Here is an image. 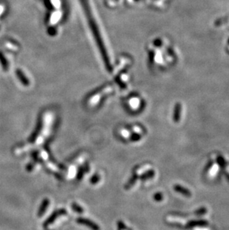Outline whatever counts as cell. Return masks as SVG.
<instances>
[{"label":"cell","instance_id":"obj_2","mask_svg":"<svg viewBox=\"0 0 229 230\" xmlns=\"http://www.w3.org/2000/svg\"><path fill=\"white\" fill-rule=\"evenodd\" d=\"M66 214V211H65V210H63V209L59 210V211H56V212L54 213V214L51 215V218H50L48 220V221H46V222H45L44 226H45V227H47V226H49L51 223H52L53 222H54L55 220H56L57 217L59 216V215H62V214Z\"/></svg>","mask_w":229,"mask_h":230},{"label":"cell","instance_id":"obj_13","mask_svg":"<svg viewBox=\"0 0 229 230\" xmlns=\"http://www.w3.org/2000/svg\"><path fill=\"white\" fill-rule=\"evenodd\" d=\"M72 208H73V209H74L75 211H77V212H78V213L83 212V209H81V206H78V205H77L76 203H73V204H72Z\"/></svg>","mask_w":229,"mask_h":230},{"label":"cell","instance_id":"obj_16","mask_svg":"<svg viewBox=\"0 0 229 230\" xmlns=\"http://www.w3.org/2000/svg\"><path fill=\"white\" fill-rule=\"evenodd\" d=\"M99 179H100V176H98V174H96L92 176V178L91 179V183H92V184H95V183H97L98 181H99Z\"/></svg>","mask_w":229,"mask_h":230},{"label":"cell","instance_id":"obj_3","mask_svg":"<svg viewBox=\"0 0 229 230\" xmlns=\"http://www.w3.org/2000/svg\"><path fill=\"white\" fill-rule=\"evenodd\" d=\"M174 189L175 191H177L178 193H180L183 196L187 197H191V193L190 192V191H188L186 188L182 187V186L179 185H175L174 186Z\"/></svg>","mask_w":229,"mask_h":230},{"label":"cell","instance_id":"obj_7","mask_svg":"<svg viewBox=\"0 0 229 230\" xmlns=\"http://www.w3.org/2000/svg\"><path fill=\"white\" fill-rule=\"evenodd\" d=\"M219 171V166L218 165H213V166H212L211 168L210 169V171H209V175H210V176H214L216 174H217V172H218Z\"/></svg>","mask_w":229,"mask_h":230},{"label":"cell","instance_id":"obj_6","mask_svg":"<svg viewBox=\"0 0 229 230\" xmlns=\"http://www.w3.org/2000/svg\"><path fill=\"white\" fill-rule=\"evenodd\" d=\"M168 221H169V222H177V223H185V221L183 219V218H178V217H173V216H171V217H168Z\"/></svg>","mask_w":229,"mask_h":230},{"label":"cell","instance_id":"obj_12","mask_svg":"<svg viewBox=\"0 0 229 230\" xmlns=\"http://www.w3.org/2000/svg\"><path fill=\"white\" fill-rule=\"evenodd\" d=\"M217 161H218L219 165H220V166H222V167H224V166L226 165V162H225V159H224V158L222 157V156H219L218 159H217Z\"/></svg>","mask_w":229,"mask_h":230},{"label":"cell","instance_id":"obj_15","mask_svg":"<svg viewBox=\"0 0 229 230\" xmlns=\"http://www.w3.org/2000/svg\"><path fill=\"white\" fill-rule=\"evenodd\" d=\"M0 61H1V62L2 63L3 68H4V69H5L6 67H8V64H6L5 60V58H4V57H3L2 54V53H0Z\"/></svg>","mask_w":229,"mask_h":230},{"label":"cell","instance_id":"obj_21","mask_svg":"<svg viewBox=\"0 0 229 230\" xmlns=\"http://www.w3.org/2000/svg\"><path fill=\"white\" fill-rule=\"evenodd\" d=\"M228 171H229V168H228Z\"/></svg>","mask_w":229,"mask_h":230},{"label":"cell","instance_id":"obj_5","mask_svg":"<svg viewBox=\"0 0 229 230\" xmlns=\"http://www.w3.org/2000/svg\"><path fill=\"white\" fill-rule=\"evenodd\" d=\"M48 204H49V200H48L46 199L43 201L41 205L40 209L39 210V214H38V215L42 216L43 214H44L45 211H46V209H47V206H48Z\"/></svg>","mask_w":229,"mask_h":230},{"label":"cell","instance_id":"obj_4","mask_svg":"<svg viewBox=\"0 0 229 230\" xmlns=\"http://www.w3.org/2000/svg\"><path fill=\"white\" fill-rule=\"evenodd\" d=\"M181 111H182V106L180 104H177L175 105L174 109V113H173V120L175 122H178L180 120L181 117Z\"/></svg>","mask_w":229,"mask_h":230},{"label":"cell","instance_id":"obj_9","mask_svg":"<svg viewBox=\"0 0 229 230\" xmlns=\"http://www.w3.org/2000/svg\"><path fill=\"white\" fill-rule=\"evenodd\" d=\"M155 175V173L153 171H148V172H147L146 174H144L143 176H142L141 179H150V178H152L153 176Z\"/></svg>","mask_w":229,"mask_h":230},{"label":"cell","instance_id":"obj_18","mask_svg":"<svg viewBox=\"0 0 229 230\" xmlns=\"http://www.w3.org/2000/svg\"><path fill=\"white\" fill-rule=\"evenodd\" d=\"M140 139H141V136H140L139 133L134 135V136H132L131 138V139L133 140V141H138V140H139Z\"/></svg>","mask_w":229,"mask_h":230},{"label":"cell","instance_id":"obj_8","mask_svg":"<svg viewBox=\"0 0 229 230\" xmlns=\"http://www.w3.org/2000/svg\"><path fill=\"white\" fill-rule=\"evenodd\" d=\"M137 178H138V177H137V176H135V175L134 176H133V177H132L131 179L129 180L128 183L127 184V186H125V188H127V189H129V188H131L132 186H133V185L135 184V182H136V180H137Z\"/></svg>","mask_w":229,"mask_h":230},{"label":"cell","instance_id":"obj_11","mask_svg":"<svg viewBox=\"0 0 229 230\" xmlns=\"http://www.w3.org/2000/svg\"><path fill=\"white\" fill-rule=\"evenodd\" d=\"M17 75H18V77H19V78H20L22 82H23L24 84L27 85L28 84V81H27V80H26V78H24V77H23V75H22L21 71H19V70H18V71H17Z\"/></svg>","mask_w":229,"mask_h":230},{"label":"cell","instance_id":"obj_10","mask_svg":"<svg viewBox=\"0 0 229 230\" xmlns=\"http://www.w3.org/2000/svg\"><path fill=\"white\" fill-rule=\"evenodd\" d=\"M207 222L206 221H191V222L189 223V226H193V225H205L206 224Z\"/></svg>","mask_w":229,"mask_h":230},{"label":"cell","instance_id":"obj_14","mask_svg":"<svg viewBox=\"0 0 229 230\" xmlns=\"http://www.w3.org/2000/svg\"><path fill=\"white\" fill-rule=\"evenodd\" d=\"M206 212H207L206 209H205V208H201V209L197 210V211H196L195 214H197V215H202V214H205Z\"/></svg>","mask_w":229,"mask_h":230},{"label":"cell","instance_id":"obj_1","mask_svg":"<svg viewBox=\"0 0 229 230\" xmlns=\"http://www.w3.org/2000/svg\"><path fill=\"white\" fill-rule=\"evenodd\" d=\"M77 221L79 223L84 224L86 225V226H88V227L91 228L92 230H99V227L98 226V225L95 224V223H93L92 221H89V220L84 219V218H78V219L77 220Z\"/></svg>","mask_w":229,"mask_h":230},{"label":"cell","instance_id":"obj_20","mask_svg":"<svg viewBox=\"0 0 229 230\" xmlns=\"http://www.w3.org/2000/svg\"><path fill=\"white\" fill-rule=\"evenodd\" d=\"M2 11H3V7L2 6H0V14H2Z\"/></svg>","mask_w":229,"mask_h":230},{"label":"cell","instance_id":"obj_19","mask_svg":"<svg viewBox=\"0 0 229 230\" xmlns=\"http://www.w3.org/2000/svg\"><path fill=\"white\" fill-rule=\"evenodd\" d=\"M194 230H210V229H208V228H203V227H198V228H195Z\"/></svg>","mask_w":229,"mask_h":230},{"label":"cell","instance_id":"obj_17","mask_svg":"<svg viewBox=\"0 0 229 230\" xmlns=\"http://www.w3.org/2000/svg\"><path fill=\"white\" fill-rule=\"evenodd\" d=\"M162 198H163V196H162V194H161V193H157L154 196V199L157 201L161 200Z\"/></svg>","mask_w":229,"mask_h":230}]
</instances>
